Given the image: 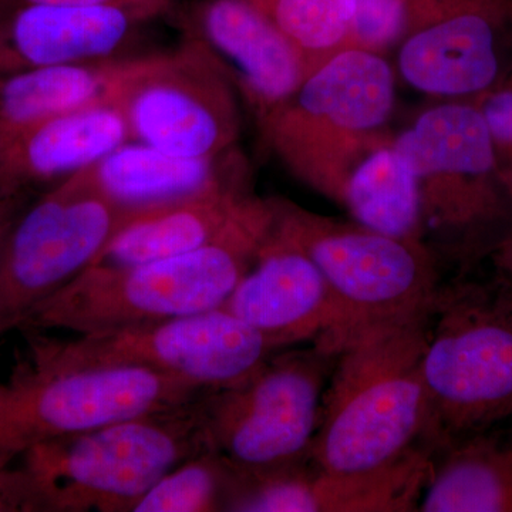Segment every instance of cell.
Returning <instances> with one entry per match:
<instances>
[{
    "instance_id": "4dcf8cb0",
    "label": "cell",
    "mask_w": 512,
    "mask_h": 512,
    "mask_svg": "<svg viewBox=\"0 0 512 512\" xmlns=\"http://www.w3.org/2000/svg\"><path fill=\"white\" fill-rule=\"evenodd\" d=\"M22 208L23 197H5V195H0V254H2L3 244H5L10 225L18 217Z\"/></svg>"
},
{
    "instance_id": "8fae6325",
    "label": "cell",
    "mask_w": 512,
    "mask_h": 512,
    "mask_svg": "<svg viewBox=\"0 0 512 512\" xmlns=\"http://www.w3.org/2000/svg\"><path fill=\"white\" fill-rule=\"evenodd\" d=\"M111 100L126 114L131 138L175 156H224L237 140L231 79L191 37L174 52L123 60Z\"/></svg>"
},
{
    "instance_id": "52a82bcc",
    "label": "cell",
    "mask_w": 512,
    "mask_h": 512,
    "mask_svg": "<svg viewBox=\"0 0 512 512\" xmlns=\"http://www.w3.org/2000/svg\"><path fill=\"white\" fill-rule=\"evenodd\" d=\"M141 212L103 190L94 164L23 207L0 254V338L22 329L37 306L96 264Z\"/></svg>"
},
{
    "instance_id": "4316f807",
    "label": "cell",
    "mask_w": 512,
    "mask_h": 512,
    "mask_svg": "<svg viewBox=\"0 0 512 512\" xmlns=\"http://www.w3.org/2000/svg\"><path fill=\"white\" fill-rule=\"evenodd\" d=\"M474 100L490 130L501 180L512 200V76Z\"/></svg>"
},
{
    "instance_id": "484cf974",
    "label": "cell",
    "mask_w": 512,
    "mask_h": 512,
    "mask_svg": "<svg viewBox=\"0 0 512 512\" xmlns=\"http://www.w3.org/2000/svg\"><path fill=\"white\" fill-rule=\"evenodd\" d=\"M419 0H355L350 49L383 55L399 45L412 26Z\"/></svg>"
},
{
    "instance_id": "5b68a950",
    "label": "cell",
    "mask_w": 512,
    "mask_h": 512,
    "mask_svg": "<svg viewBox=\"0 0 512 512\" xmlns=\"http://www.w3.org/2000/svg\"><path fill=\"white\" fill-rule=\"evenodd\" d=\"M275 229L315 262L338 303L340 328L329 353L377 326L430 318L441 288L424 241L387 237L275 200Z\"/></svg>"
},
{
    "instance_id": "8992f818",
    "label": "cell",
    "mask_w": 512,
    "mask_h": 512,
    "mask_svg": "<svg viewBox=\"0 0 512 512\" xmlns=\"http://www.w3.org/2000/svg\"><path fill=\"white\" fill-rule=\"evenodd\" d=\"M421 376L431 448L512 423V311L493 285L441 289Z\"/></svg>"
},
{
    "instance_id": "603a6c76",
    "label": "cell",
    "mask_w": 512,
    "mask_h": 512,
    "mask_svg": "<svg viewBox=\"0 0 512 512\" xmlns=\"http://www.w3.org/2000/svg\"><path fill=\"white\" fill-rule=\"evenodd\" d=\"M340 204L353 221L372 231L424 241L419 178L393 140L383 141L355 165Z\"/></svg>"
},
{
    "instance_id": "4fadbf2b",
    "label": "cell",
    "mask_w": 512,
    "mask_h": 512,
    "mask_svg": "<svg viewBox=\"0 0 512 512\" xmlns=\"http://www.w3.org/2000/svg\"><path fill=\"white\" fill-rule=\"evenodd\" d=\"M511 0H419L399 72L421 93L477 99L500 79L498 35Z\"/></svg>"
},
{
    "instance_id": "9c48e42d",
    "label": "cell",
    "mask_w": 512,
    "mask_h": 512,
    "mask_svg": "<svg viewBox=\"0 0 512 512\" xmlns=\"http://www.w3.org/2000/svg\"><path fill=\"white\" fill-rule=\"evenodd\" d=\"M205 392L143 367L52 369L23 356L0 380V451L20 457L47 441L184 406Z\"/></svg>"
},
{
    "instance_id": "44dd1931",
    "label": "cell",
    "mask_w": 512,
    "mask_h": 512,
    "mask_svg": "<svg viewBox=\"0 0 512 512\" xmlns=\"http://www.w3.org/2000/svg\"><path fill=\"white\" fill-rule=\"evenodd\" d=\"M443 451L417 511L512 512V430L473 434Z\"/></svg>"
},
{
    "instance_id": "f546056e",
    "label": "cell",
    "mask_w": 512,
    "mask_h": 512,
    "mask_svg": "<svg viewBox=\"0 0 512 512\" xmlns=\"http://www.w3.org/2000/svg\"><path fill=\"white\" fill-rule=\"evenodd\" d=\"M488 254L495 272L494 289L512 311V224L495 241Z\"/></svg>"
},
{
    "instance_id": "d4e9b609",
    "label": "cell",
    "mask_w": 512,
    "mask_h": 512,
    "mask_svg": "<svg viewBox=\"0 0 512 512\" xmlns=\"http://www.w3.org/2000/svg\"><path fill=\"white\" fill-rule=\"evenodd\" d=\"M235 480L234 464L205 450L161 478L133 512L227 511Z\"/></svg>"
},
{
    "instance_id": "7c38bea8",
    "label": "cell",
    "mask_w": 512,
    "mask_h": 512,
    "mask_svg": "<svg viewBox=\"0 0 512 512\" xmlns=\"http://www.w3.org/2000/svg\"><path fill=\"white\" fill-rule=\"evenodd\" d=\"M393 144L419 178L424 227L471 238L507 220L512 200L476 100L424 111Z\"/></svg>"
},
{
    "instance_id": "d6986e66",
    "label": "cell",
    "mask_w": 512,
    "mask_h": 512,
    "mask_svg": "<svg viewBox=\"0 0 512 512\" xmlns=\"http://www.w3.org/2000/svg\"><path fill=\"white\" fill-rule=\"evenodd\" d=\"M255 200L241 180L187 200L141 212L116 235L94 265L144 264L185 254L220 237Z\"/></svg>"
},
{
    "instance_id": "ba28073f",
    "label": "cell",
    "mask_w": 512,
    "mask_h": 512,
    "mask_svg": "<svg viewBox=\"0 0 512 512\" xmlns=\"http://www.w3.org/2000/svg\"><path fill=\"white\" fill-rule=\"evenodd\" d=\"M28 332L26 359L52 369L143 367L204 390L237 386L274 350L225 309L56 339Z\"/></svg>"
},
{
    "instance_id": "ac0fdd59",
    "label": "cell",
    "mask_w": 512,
    "mask_h": 512,
    "mask_svg": "<svg viewBox=\"0 0 512 512\" xmlns=\"http://www.w3.org/2000/svg\"><path fill=\"white\" fill-rule=\"evenodd\" d=\"M130 138L126 114L114 100L40 121L0 146V195L23 197L30 185L59 183Z\"/></svg>"
},
{
    "instance_id": "f1b7e54d",
    "label": "cell",
    "mask_w": 512,
    "mask_h": 512,
    "mask_svg": "<svg viewBox=\"0 0 512 512\" xmlns=\"http://www.w3.org/2000/svg\"><path fill=\"white\" fill-rule=\"evenodd\" d=\"M60 5L84 8H116L127 10L147 20L173 15L175 0H0V15L23 6Z\"/></svg>"
},
{
    "instance_id": "9a60e30c",
    "label": "cell",
    "mask_w": 512,
    "mask_h": 512,
    "mask_svg": "<svg viewBox=\"0 0 512 512\" xmlns=\"http://www.w3.org/2000/svg\"><path fill=\"white\" fill-rule=\"evenodd\" d=\"M431 466L430 448H423L402 463L367 474L325 473L309 460L265 470L238 468L227 511H417Z\"/></svg>"
},
{
    "instance_id": "277c9868",
    "label": "cell",
    "mask_w": 512,
    "mask_h": 512,
    "mask_svg": "<svg viewBox=\"0 0 512 512\" xmlns=\"http://www.w3.org/2000/svg\"><path fill=\"white\" fill-rule=\"evenodd\" d=\"M393 106L394 73L383 55L348 49L259 124L295 177L340 204L355 165L386 141L380 130Z\"/></svg>"
},
{
    "instance_id": "83f0119b",
    "label": "cell",
    "mask_w": 512,
    "mask_h": 512,
    "mask_svg": "<svg viewBox=\"0 0 512 512\" xmlns=\"http://www.w3.org/2000/svg\"><path fill=\"white\" fill-rule=\"evenodd\" d=\"M18 456L0 451V512H45L39 491Z\"/></svg>"
},
{
    "instance_id": "6da1fadb",
    "label": "cell",
    "mask_w": 512,
    "mask_h": 512,
    "mask_svg": "<svg viewBox=\"0 0 512 512\" xmlns=\"http://www.w3.org/2000/svg\"><path fill=\"white\" fill-rule=\"evenodd\" d=\"M431 318L367 329L340 350L323 393L312 466L330 474L375 473L431 448L421 376Z\"/></svg>"
},
{
    "instance_id": "ffe728a7",
    "label": "cell",
    "mask_w": 512,
    "mask_h": 512,
    "mask_svg": "<svg viewBox=\"0 0 512 512\" xmlns=\"http://www.w3.org/2000/svg\"><path fill=\"white\" fill-rule=\"evenodd\" d=\"M221 157L175 156L148 144H123L94 164L97 180L113 200L144 211L187 200L239 180Z\"/></svg>"
},
{
    "instance_id": "3957f363",
    "label": "cell",
    "mask_w": 512,
    "mask_h": 512,
    "mask_svg": "<svg viewBox=\"0 0 512 512\" xmlns=\"http://www.w3.org/2000/svg\"><path fill=\"white\" fill-rule=\"evenodd\" d=\"M202 394L23 453L45 512H133L161 478L207 450Z\"/></svg>"
},
{
    "instance_id": "1f68e13d",
    "label": "cell",
    "mask_w": 512,
    "mask_h": 512,
    "mask_svg": "<svg viewBox=\"0 0 512 512\" xmlns=\"http://www.w3.org/2000/svg\"><path fill=\"white\" fill-rule=\"evenodd\" d=\"M510 19H511V22H512V0H511V3H510Z\"/></svg>"
},
{
    "instance_id": "7a4b0ae2",
    "label": "cell",
    "mask_w": 512,
    "mask_h": 512,
    "mask_svg": "<svg viewBox=\"0 0 512 512\" xmlns=\"http://www.w3.org/2000/svg\"><path fill=\"white\" fill-rule=\"evenodd\" d=\"M275 200H255L204 247L144 264L93 265L37 306L23 330L74 335L221 308L274 227Z\"/></svg>"
},
{
    "instance_id": "5bb4252c",
    "label": "cell",
    "mask_w": 512,
    "mask_h": 512,
    "mask_svg": "<svg viewBox=\"0 0 512 512\" xmlns=\"http://www.w3.org/2000/svg\"><path fill=\"white\" fill-rule=\"evenodd\" d=\"M221 308L254 328L274 352L312 340L330 355L340 328L338 303L322 272L276 231L275 222L254 264Z\"/></svg>"
},
{
    "instance_id": "2e32d148",
    "label": "cell",
    "mask_w": 512,
    "mask_h": 512,
    "mask_svg": "<svg viewBox=\"0 0 512 512\" xmlns=\"http://www.w3.org/2000/svg\"><path fill=\"white\" fill-rule=\"evenodd\" d=\"M180 20L187 37L224 67L259 123L306 79L295 47L251 0H198Z\"/></svg>"
},
{
    "instance_id": "cb8c5ba5",
    "label": "cell",
    "mask_w": 512,
    "mask_h": 512,
    "mask_svg": "<svg viewBox=\"0 0 512 512\" xmlns=\"http://www.w3.org/2000/svg\"><path fill=\"white\" fill-rule=\"evenodd\" d=\"M301 57L306 77L350 49L355 0H251Z\"/></svg>"
},
{
    "instance_id": "e0dca14e",
    "label": "cell",
    "mask_w": 512,
    "mask_h": 512,
    "mask_svg": "<svg viewBox=\"0 0 512 512\" xmlns=\"http://www.w3.org/2000/svg\"><path fill=\"white\" fill-rule=\"evenodd\" d=\"M150 20L116 8L32 5L0 15V76L103 62Z\"/></svg>"
},
{
    "instance_id": "7402d4cb",
    "label": "cell",
    "mask_w": 512,
    "mask_h": 512,
    "mask_svg": "<svg viewBox=\"0 0 512 512\" xmlns=\"http://www.w3.org/2000/svg\"><path fill=\"white\" fill-rule=\"evenodd\" d=\"M121 64L110 59L0 76V146L40 121L111 100Z\"/></svg>"
},
{
    "instance_id": "30bf717a",
    "label": "cell",
    "mask_w": 512,
    "mask_h": 512,
    "mask_svg": "<svg viewBox=\"0 0 512 512\" xmlns=\"http://www.w3.org/2000/svg\"><path fill=\"white\" fill-rule=\"evenodd\" d=\"M333 357L316 346L272 355L237 386L202 394L207 450L244 470L308 461Z\"/></svg>"
}]
</instances>
